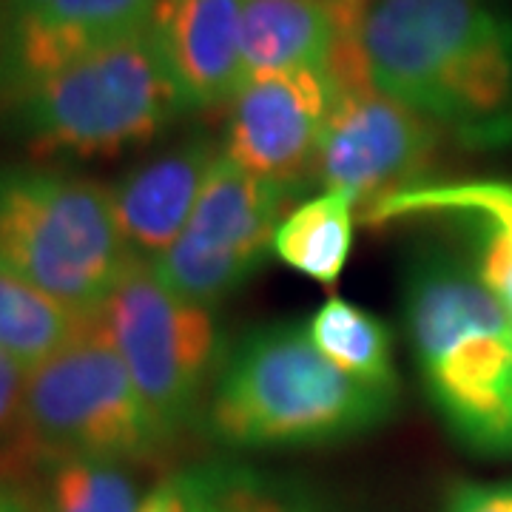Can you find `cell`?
I'll return each mask as SVG.
<instances>
[{"mask_svg": "<svg viewBox=\"0 0 512 512\" xmlns=\"http://www.w3.org/2000/svg\"><path fill=\"white\" fill-rule=\"evenodd\" d=\"M367 80L470 146L512 140V20L490 0H365Z\"/></svg>", "mask_w": 512, "mask_h": 512, "instance_id": "obj_1", "label": "cell"}, {"mask_svg": "<svg viewBox=\"0 0 512 512\" xmlns=\"http://www.w3.org/2000/svg\"><path fill=\"white\" fill-rule=\"evenodd\" d=\"M404 328L427 399L478 456L512 458V316L470 259L421 248L404 271Z\"/></svg>", "mask_w": 512, "mask_h": 512, "instance_id": "obj_2", "label": "cell"}, {"mask_svg": "<svg viewBox=\"0 0 512 512\" xmlns=\"http://www.w3.org/2000/svg\"><path fill=\"white\" fill-rule=\"evenodd\" d=\"M396 396L342 373L305 325H268L222 359L205 421L228 447L328 444L376 427Z\"/></svg>", "mask_w": 512, "mask_h": 512, "instance_id": "obj_3", "label": "cell"}, {"mask_svg": "<svg viewBox=\"0 0 512 512\" xmlns=\"http://www.w3.org/2000/svg\"><path fill=\"white\" fill-rule=\"evenodd\" d=\"M183 111V94L148 26L74 60L12 103L18 134L43 160L126 154Z\"/></svg>", "mask_w": 512, "mask_h": 512, "instance_id": "obj_4", "label": "cell"}, {"mask_svg": "<svg viewBox=\"0 0 512 512\" xmlns=\"http://www.w3.org/2000/svg\"><path fill=\"white\" fill-rule=\"evenodd\" d=\"M131 262L109 185L55 168H0L3 271L94 319Z\"/></svg>", "mask_w": 512, "mask_h": 512, "instance_id": "obj_5", "label": "cell"}, {"mask_svg": "<svg viewBox=\"0 0 512 512\" xmlns=\"http://www.w3.org/2000/svg\"><path fill=\"white\" fill-rule=\"evenodd\" d=\"M168 441L94 319L69 348L26 373V456L97 458L131 467L160 456Z\"/></svg>", "mask_w": 512, "mask_h": 512, "instance_id": "obj_6", "label": "cell"}, {"mask_svg": "<svg viewBox=\"0 0 512 512\" xmlns=\"http://www.w3.org/2000/svg\"><path fill=\"white\" fill-rule=\"evenodd\" d=\"M94 325L123 359L154 421L174 439L194 419L217 365L211 311L171 291L148 259L134 256Z\"/></svg>", "mask_w": 512, "mask_h": 512, "instance_id": "obj_7", "label": "cell"}, {"mask_svg": "<svg viewBox=\"0 0 512 512\" xmlns=\"http://www.w3.org/2000/svg\"><path fill=\"white\" fill-rule=\"evenodd\" d=\"M333 89L311 183L342 191L367 214L384 200L424 185L444 128L382 94L365 72L328 77Z\"/></svg>", "mask_w": 512, "mask_h": 512, "instance_id": "obj_8", "label": "cell"}, {"mask_svg": "<svg viewBox=\"0 0 512 512\" xmlns=\"http://www.w3.org/2000/svg\"><path fill=\"white\" fill-rule=\"evenodd\" d=\"M296 185L251 177L220 157L177 242L151 262L185 299L211 308L274 254V234Z\"/></svg>", "mask_w": 512, "mask_h": 512, "instance_id": "obj_9", "label": "cell"}, {"mask_svg": "<svg viewBox=\"0 0 512 512\" xmlns=\"http://www.w3.org/2000/svg\"><path fill=\"white\" fill-rule=\"evenodd\" d=\"M330 103L328 74L316 69L245 77L228 103L222 157L251 177L311 183Z\"/></svg>", "mask_w": 512, "mask_h": 512, "instance_id": "obj_10", "label": "cell"}, {"mask_svg": "<svg viewBox=\"0 0 512 512\" xmlns=\"http://www.w3.org/2000/svg\"><path fill=\"white\" fill-rule=\"evenodd\" d=\"M157 0H3L0 100L9 106L69 63L146 29Z\"/></svg>", "mask_w": 512, "mask_h": 512, "instance_id": "obj_11", "label": "cell"}, {"mask_svg": "<svg viewBox=\"0 0 512 512\" xmlns=\"http://www.w3.org/2000/svg\"><path fill=\"white\" fill-rule=\"evenodd\" d=\"M148 29L185 109L231 103L245 80L242 0H157Z\"/></svg>", "mask_w": 512, "mask_h": 512, "instance_id": "obj_12", "label": "cell"}, {"mask_svg": "<svg viewBox=\"0 0 512 512\" xmlns=\"http://www.w3.org/2000/svg\"><path fill=\"white\" fill-rule=\"evenodd\" d=\"M220 157L222 143L191 137L128 168L109 185L114 217L131 254L154 262L177 242Z\"/></svg>", "mask_w": 512, "mask_h": 512, "instance_id": "obj_13", "label": "cell"}, {"mask_svg": "<svg viewBox=\"0 0 512 512\" xmlns=\"http://www.w3.org/2000/svg\"><path fill=\"white\" fill-rule=\"evenodd\" d=\"M365 0H242V63L254 74L328 72Z\"/></svg>", "mask_w": 512, "mask_h": 512, "instance_id": "obj_14", "label": "cell"}, {"mask_svg": "<svg viewBox=\"0 0 512 512\" xmlns=\"http://www.w3.org/2000/svg\"><path fill=\"white\" fill-rule=\"evenodd\" d=\"M450 214L467 225L478 279L512 316V183L504 180H464V183H424L376 205L362 222H382Z\"/></svg>", "mask_w": 512, "mask_h": 512, "instance_id": "obj_15", "label": "cell"}, {"mask_svg": "<svg viewBox=\"0 0 512 512\" xmlns=\"http://www.w3.org/2000/svg\"><path fill=\"white\" fill-rule=\"evenodd\" d=\"M356 202L342 191H325L296 205L274 234V254L302 276L333 285L345 271L353 245Z\"/></svg>", "mask_w": 512, "mask_h": 512, "instance_id": "obj_16", "label": "cell"}, {"mask_svg": "<svg viewBox=\"0 0 512 512\" xmlns=\"http://www.w3.org/2000/svg\"><path fill=\"white\" fill-rule=\"evenodd\" d=\"M83 319L49 293L0 268V353L26 373L49 362L89 328Z\"/></svg>", "mask_w": 512, "mask_h": 512, "instance_id": "obj_17", "label": "cell"}, {"mask_svg": "<svg viewBox=\"0 0 512 512\" xmlns=\"http://www.w3.org/2000/svg\"><path fill=\"white\" fill-rule=\"evenodd\" d=\"M308 330L313 345L342 373L373 387L399 390L390 330L376 313L365 311L342 296H330L313 313Z\"/></svg>", "mask_w": 512, "mask_h": 512, "instance_id": "obj_18", "label": "cell"}, {"mask_svg": "<svg viewBox=\"0 0 512 512\" xmlns=\"http://www.w3.org/2000/svg\"><path fill=\"white\" fill-rule=\"evenodd\" d=\"M143 498L128 464L97 458L49 461L46 512H137Z\"/></svg>", "mask_w": 512, "mask_h": 512, "instance_id": "obj_19", "label": "cell"}, {"mask_svg": "<svg viewBox=\"0 0 512 512\" xmlns=\"http://www.w3.org/2000/svg\"><path fill=\"white\" fill-rule=\"evenodd\" d=\"M191 476L211 512H313L248 470H202Z\"/></svg>", "mask_w": 512, "mask_h": 512, "instance_id": "obj_20", "label": "cell"}, {"mask_svg": "<svg viewBox=\"0 0 512 512\" xmlns=\"http://www.w3.org/2000/svg\"><path fill=\"white\" fill-rule=\"evenodd\" d=\"M23 393H26V370L0 353V453L9 456H26Z\"/></svg>", "mask_w": 512, "mask_h": 512, "instance_id": "obj_21", "label": "cell"}, {"mask_svg": "<svg viewBox=\"0 0 512 512\" xmlns=\"http://www.w3.org/2000/svg\"><path fill=\"white\" fill-rule=\"evenodd\" d=\"M444 512H512V481L504 484H458Z\"/></svg>", "mask_w": 512, "mask_h": 512, "instance_id": "obj_22", "label": "cell"}, {"mask_svg": "<svg viewBox=\"0 0 512 512\" xmlns=\"http://www.w3.org/2000/svg\"><path fill=\"white\" fill-rule=\"evenodd\" d=\"M137 512H194V487H191V476L165 478L160 481L151 493L143 498Z\"/></svg>", "mask_w": 512, "mask_h": 512, "instance_id": "obj_23", "label": "cell"}, {"mask_svg": "<svg viewBox=\"0 0 512 512\" xmlns=\"http://www.w3.org/2000/svg\"><path fill=\"white\" fill-rule=\"evenodd\" d=\"M0 512H35L18 493H12L9 487L0 484Z\"/></svg>", "mask_w": 512, "mask_h": 512, "instance_id": "obj_24", "label": "cell"}, {"mask_svg": "<svg viewBox=\"0 0 512 512\" xmlns=\"http://www.w3.org/2000/svg\"><path fill=\"white\" fill-rule=\"evenodd\" d=\"M188 476H191V473H188ZM191 487H194V512H211V507L202 501L200 490H197V484H194V476H191Z\"/></svg>", "mask_w": 512, "mask_h": 512, "instance_id": "obj_25", "label": "cell"}, {"mask_svg": "<svg viewBox=\"0 0 512 512\" xmlns=\"http://www.w3.org/2000/svg\"><path fill=\"white\" fill-rule=\"evenodd\" d=\"M0 3H3V0H0Z\"/></svg>", "mask_w": 512, "mask_h": 512, "instance_id": "obj_26", "label": "cell"}]
</instances>
